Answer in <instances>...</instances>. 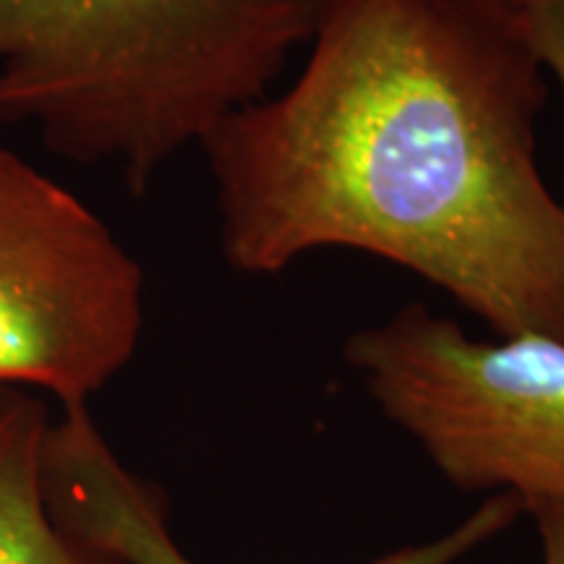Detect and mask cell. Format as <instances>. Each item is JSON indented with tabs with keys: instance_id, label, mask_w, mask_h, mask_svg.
<instances>
[{
	"instance_id": "6da1fadb",
	"label": "cell",
	"mask_w": 564,
	"mask_h": 564,
	"mask_svg": "<svg viewBox=\"0 0 564 564\" xmlns=\"http://www.w3.org/2000/svg\"><path fill=\"white\" fill-rule=\"evenodd\" d=\"M546 70L510 0H322L291 87L199 141L220 246L264 278L322 249L405 267L502 337L564 340Z\"/></svg>"
},
{
	"instance_id": "7a4b0ae2",
	"label": "cell",
	"mask_w": 564,
	"mask_h": 564,
	"mask_svg": "<svg viewBox=\"0 0 564 564\" xmlns=\"http://www.w3.org/2000/svg\"><path fill=\"white\" fill-rule=\"evenodd\" d=\"M322 0H0V123L131 192L312 40Z\"/></svg>"
},
{
	"instance_id": "3957f363",
	"label": "cell",
	"mask_w": 564,
	"mask_h": 564,
	"mask_svg": "<svg viewBox=\"0 0 564 564\" xmlns=\"http://www.w3.org/2000/svg\"><path fill=\"white\" fill-rule=\"evenodd\" d=\"M345 361L387 421L463 491L564 505V340H476L411 303L358 329Z\"/></svg>"
},
{
	"instance_id": "277c9868",
	"label": "cell",
	"mask_w": 564,
	"mask_h": 564,
	"mask_svg": "<svg viewBox=\"0 0 564 564\" xmlns=\"http://www.w3.org/2000/svg\"><path fill=\"white\" fill-rule=\"evenodd\" d=\"M141 327L137 259L79 196L0 147V387L89 405Z\"/></svg>"
},
{
	"instance_id": "5b68a950",
	"label": "cell",
	"mask_w": 564,
	"mask_h": 564,
	"mask_svg": "<svg viewBox=\"0 0 564 564\" xmlns=\"http://www.w3.org/2000/svg\"><path fill=\"white\" fill-rule=\"evenodd\" d=\"M45 481L61 523L123 564H199L175 539L165 494L118 457L89 411L53 423ZM369 564H564V505L523 510L494 494L453 531Z\"/></svg>"
},
{
	"instance_id": "8992f818",
	"label": "cell",
	"mask_w": 564,
	"mask_h": 564,
	"mask_svg": "<svg viewBox=\"0 0 564 564\" xmlns=\"http://www.w3.org/2000/svg\"><path fill=\"white\" fill-rule=\"evenodd\" d=\"M51 423L42 394L0 387V564H123L55 514L45 484Z\"/></svg>"
},
{
	"instance_id": "52a82bcc",
	"label": "cell",
	"mask_w": 564,
	"mask_h": 564,
	"mask_svg": "<svg viewBox=\"0 0 564 564\" xmlns=\"http://www.w3.org/2000/svg\"><path fill=\"white\" fill-rule=\"evenodd\" d=\"M518 11L541 66L564 95V0H523Z\"/></svg>"
},
{
	"instance_id": "ba28073f",
	"label": "cell",
	"mask_w": 564,
	"mask_h": 564,
	"mask_svg": "<svg viewBox=\"0 0 564 564\" xmlns=\"http://www.w3.org/2000/svg\"><path fill=\"white\" fill-rule=\"evenodd\" d=\"M510 3H512V6H520V3H523V0H510Z\"/></svg>"
}]
</instances>
